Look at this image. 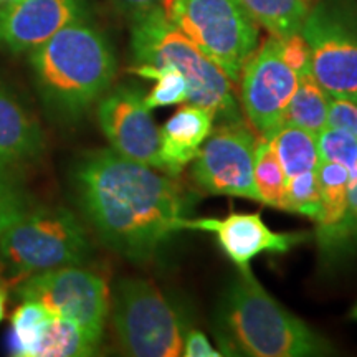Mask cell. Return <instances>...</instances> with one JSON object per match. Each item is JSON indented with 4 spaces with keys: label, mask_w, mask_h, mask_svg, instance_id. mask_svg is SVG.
I'll return each mask as SVG.
<instances>
[{
    "label": "cell",
    "mask_w": 357,
    "mask_h": 357,
    "mask_svg": "<svg viewBox=\"0 0 357 357\" xmlns=\"http://www.w3.org/2000/svg\"><path fill=\"white\" fill-rule=\"evenodd\" d=\"M172 178L113 149L84 154L71 174L79 208L102 243L134 263L153 260L181 231L190 200Z\"/></svg>",
    "instance_id": "6da1fadb"
},
{
    "label": "cell",
    "mask_w": 357,
    "mask_h": 357,
    "mask_svg": "<svg viewBox=\"0 0 357 357\" xmlns=\"http://www.w3.org/2000/svg\"><path fill=\"white\" fill-rule=\"evenodd\" d=\"M33 82L52 121L78 123L111 88L113 48L83 19L71 22L30 53Z\"/></svg>",
    "instance_id": "7a4b0ae2"
},
{
    "label": "cell",
    "mask_w": 357,
    "mask_h": 357,
    "mask_svg": "<svg viewBox=\"0 0 357 357\" xmlns=\"http://www.w3.org/2000/svg\"><path fill=\"white\" fill-rule=\"evenodd\" d=\"M215 328L223 354L229 356L306 357L334 352L321 334L271 298L252 271H240L223 289Z\"/></svg>",
    "instance_id": "3957f363"
},
{
    "label": "cell",
    "mask_w": 357,
    "mask_h": 357,
    "mask_svg": "<svg viewBox=\"0 0 357 357\" xmlns=\"http://www.w3.org/2000/svg\"><path fill=\"white\" fill-rule=\"evenodd\" d=\"M131 52L136 66H174L187 79V101L208 109L220 123L242 119L234 83L187 35L167 19L160 6L134 13Z\"/></svg>",
    "instance_id": "277c9868"
},
{
    "label": "cell",
    "mask_w": 357,
    "mask_h": 357,
    "mask_svg": "<svg viewBox=\"0 0 357 357\" xmlns=\"http://www.w3.org/2000/svg\"><path fill=\"white\" fill-rule=\"evenodd\" d=\"M89 253L91 243L83 223L56 205H30L0 236V268L13 281L83 265Z\"/></svg>",
    "instance_id": "5b68a950"
},
{
    "label": "cell",
    "mask_w": 357,
    "mask_h": 357,
    "mask_svg": "<svg viewBox=\"0 0 357 357\" xmlns=\"http://www.w3.org/2000/svg\"><path fill=\"white\" fill-rule=\"evenodd\" d=\"M159 6L231 83L240 82L260 30L238 0H160Z\"/></svg>",
    "instance_id": "8992f818"
},
{
    "label": "cell",
    "mask_w": 357,
    "mask_h": 357,
    "mask_svg": "<svg viewBox=\"0 0 357 357\" xmlns=\"http://www.w3.org/2000/svg\"><path fill=\"white\" fill-rule=\"evenodd\" d=\"M111 314L119 344L128 356L177 357L184 346V324L162 291L142 278L114 284Z\"/></svg>",
    "instance_id": "52a82bcc"
},
{
    "label": "cell",
    "mask_w": 357,
    "mask_h": 357,
    "mask_svg": "<svg viewBox=\"0 0 357 357\" xmlns=\"http://www.w3.org/2000/svg\"><path fill=\"white\" fill-rule=\"evenodd\" d=\"M311 53V73L329 96L357 105V2L321 0L301 26Z\"/></svg>",
    "instance_id": "ba28073f"
},
{
    "label": "cell",
    "mask_w": 357,
    "mask_h": 357,
    "mask_svg": "<svg viewBox=\"0 0 357 357\" xmlns=\"http://www.w3.org/2000/svg\"><path fill=\"white\" fill-rule=\"evenodd\" d=\"M20 301H35L52 314L77 323L100 346L109 314V288L102 276L82 265L43 271L22 280Z\"/></svg>",
    "instance_id": "9c48e42d"
},
{
    "label": "cell",
    "mask_w": 357,
    "mask_h": 357,
    "mask_svg": "<svg viewBox=\"0 0 357 357\" xmlns=\"http://www.w3.org/2000/svg\"><path fill=\"white\" fill-rule=\"evenodd\" d=\"M255 134L243 119L220 123L192 160V177L213 195H230L260 202L255 177Z\"/></svg>",
    "instance_id": "30bf717a"
},
{
    "label": "cell",
    "mask_w": 357,
    "mask_h": 357,
    "mask_svg": "<svg viewBox=\"0 0 357 357\" xmlns=\"http://www.w3.org/2000/svg\"><path fill=\"white\" fill-rule=\"evenodd\" d=\"M242 106L250 126L270 141L283 128L284 113L298 88V75L284 63L280 40L266 38L242 71Z\"/></svg>",
    "instance_id": "8fae6325"
},
{
    "label": "cell",
    "mask_w": 357,
    "mask_h": 357,
    "mask_svg": "<svg viewBox=\"0 0 357 357\" xmlns=\"http://www.w3.org/2000/svg\"><path fill=\"white\" fill-rule=\"evenodd\" d=\"M151 111L141 88L119 84L101 96L96 113L101 131L114 153L155 171H164L160 131Z\"/></svg>",
    "instance_id": "7c38bea8"
},
{
    "label": "cell",
    "mask_w": 357,
    "mask_h": 357,
    "mask_svg": "<svg viewBox=\"0 0 357 357\" xmlns=\"http://www.w3.org/2000/svg\"><path fill=\"white\" fill-rule=\"evenodd\" d=\"M178 230H200L215 235L225 255L238 271H252L250 263L261 253H287L311 238L310 234H276L263 222L261 213L231 212L223 218H182Z\"/></svg>",
    "instance_id": "4fadbf2b"
},
{
    "label": "cell",
    "mask_w": 357,
    "mask_h": 357,
    "mask_svg": "<svg viewBox=\"0 0 357 357\" xmlns=\"http://www.w3.org/2000/svg\"><path fill=\"white\" fill-rule=\"evenodd\" d=\"M83 19L79 0H17L0 8V48L32 52L71 22Z\"/></svg>",
    "instance_id": "5bb4252c"
},
{
    "label": "cell",
    "mask_w": 357,
    "mask_h": 357,
    "mask_svg": "<svg viewBox=\"0 0 357 357\" xmlns=\"http://www.w3.org/2000/svg\"><path fill=\"white\" fill-rule=\"evenodd\" d=\"M45 153V134L37 118L0 82V164L17 167Z\"/></svg>",
    "instance_id": "9a60e30c"
},
{
    "label": "cell",
    "mask_w": 357,
    "mask_h": 357,
    "mask_svg": "<svg viewBox=\"0 0 357 357\" xmlns=\"http://www.w3.org/2000/svg\"><path fill=\"white\" fill-rule=\"evenodd\" d=\"M213 121L211 111L190 102L169 118L159 129L164 172L177 177L197 158L200 147L212 132Z\"/></svg>",
    "instance_id": "2e32d148"
},
{
    "label": "cell",
    "mask_w": 357,
    "mask_h": 357,
    "mask_svg": "<svg viewBox=\"0 0 357 357\" xmlns=\"http://www.w3.org/2000/svg\"><path fill=\"white\" fill-rule=\"evenodd\" d=\"M321 190V215L318 223V243L324 255L336 257L339 234L347 211V187L351 171L337 162H319L316 167Z\"/></svg>",
    "instance_id": "e0dca14e"
},
{
    "label": "cell",
    "mask_w": 357,
    "mask_h": 357,
    "mask_svg": "<svg viewBox=\"0 0 357 357\" xmlns=\"http://www.w3.org/2000/svg\"><path fill=\"white\" fill-rule=\"evenodd\" d=\"M98 344L73 321L50 314L30 357H84L96 354Z\"/></svg>",
    "instance_id": "ac0fdd59"
},
{
    "label": "cell",
    "mask_w": 357,
    "mask_h": 357,
    "mask_svg": "<svg viewBox=\"0 0 357 357\" xmlns=\"http://www.w3.org/2000/svg\"><path fill=\"white\" fill-rule=\"evenodd\" d=\"M258 26L271 37L287 38L300 33L307 13L316 0H238Z\"/></svg>",
    "instance_id": "d6986e66"
},
{
    "label": "cell",
    "mask_w": 357,
    "mask_h": 357,
    "mask_svg": "<svg viewBox=\"0 0 357 357\" xmlns=\"http://www.w3.org/2000/svg\"><path fill=\"white\" fill-rule=\"evenodd\" d=\"M329 98L312 73L298 77V88L284 113L283 126H296L318 136L328 128Z\"/></svg>",
    "instance_id": "ffe728a7"
},
{
    "label": "cell",
    "mask_w": 357,
    "mask_h": 357,
    "mask_svg": "<svg viewBox=\"0 0 357 357\" xmlns=\"http://www.w3.org/2000/svg\"><path fill=\"white\" fill-rule=\"evenodd\" d=\"M270 141L284 169L287 178L301 172L316 171L319 158L314 134L296 126H283Z\"/></svg>",
    "instance_id": "44dd1931"
},
{
    "label": "cell",
    "mask_w": 357,
    "mask_h": 357,
    "mask_svg": "<svg viewBox=\"0 0 357 357\" xmlns=\"http://www.w3.org/2000/svg\"><path fill=\"white\" fill-rule=\"evenodd\" d=\"M253 177H255L260 202L283 211L288 178L271 141L261 139L258 142Z\"/></svg>",
    "instance_id": "7402d4cb"
},
{
    "label": "cell",
    "mask_w": 357,
    "mask_h": 357,
    "mask_svg": "<svg viewBox=\"0 0 357 357\" xmlns=\"http://www.w3.org/2000/svg\"><path fill=\"white\" fill-rule=\"evenodd\" d=\"M132 71L142 78L154 79L155 86L151 89L149 95L144 96L146 106L149 109L160 108V106L178 105L187 101V79L181 71L174 66H134Z\"/></svg>",
    "instance_id": "603a6c76"
},
{
    "label": "cell",
    "mask_w": 357,
    "mask_h": 357,
    "mask_svg": "<svg viewBox=\"0 0 357 357\" xmlns=\"http://www.w3.org/2000/svg\"><path fill=\"white\" fill-rule=\"evenodd\" d=\"M52 312L35 301H22L12 314L10 351L13 356L30 357L35 342Z\"/></svg>",
    "instance_id": "cb8c5ba5"
},
{
    "label": "cell",
    "mask_w": 357,
    "mask_h": 357,
    "mask_svg": "<svg viewBox=\"0 0 357 357\" xmlns=\"http://www.w3.org/2000/svg\"><path fill=\"white\" fill-rule=\"evenodd\" d=\"M283 211L300 213L314 222L318 220L321 215V190L316 171L301 172L288 178Z\"/></svg>",
    "instance_id": "d4e9b609"
},
{
    "label": "cell",
    "mask_w": 357,
    "mask_h": 357,
    "mask_svg": "<svg viewBox=\"0 0 357 357\" xmlns=\"http://www.w3.org/2000/svg\"><path fill=\"white\" fill-rule=\"evenodd\" d=\"M30 207V199L12 167L0 164V236Z\"/></svg>",
    "instance_id": "484cf974"
},
{
    "label": "cell",
    "mask_w": 357,
    "mask_h": 357,
    "mask_svg": "<svg viewBox=\"0 0 357 357\" xmlns=\"http://www.w3.org/2000/svg\"><path fill=\"white\" fill-rule=\"evenodd\" d=\"M319 162H337L352 171L357 164V136L344 129L324 128L316 136Z\"/></svg>",
    "instance_id": "4316f807"
},
{
    "label": "cell",
    "mask_w": 357,
    "mask_h": 357,
    "mask_svg": "<svg viewBox=\"0 0 357 357\" xmlns=\"http://www.w3.org/2000/svg\"><path fill=\"white\" fill-rule=\"evenodd\" d=\"M280 40V50L284 63L291 68L298 77L311 73V53L305 37L301 33H293Z\"/></svg>",
    "instance_id": "83f0119b"
},
{
    "label": "cell",
    "mask_w": 357,
    "mask_h": 357,
    "mask_svg": "<svg viewBox=\"0 0 357 357\" xmlns=\"http://www.w3.org/2000/svg\"><path fill=\"white\" fill-rule=\"evenodd\" d=\"M328 128L344 129L357 136V105L346 98L331 96L328 105Z\"/></svg>",
    "instance_id": "f1b7e54d"
},
{
    "label": "cell",
    "mask_w": 357,
    "mask_h": 357,
    "mask_svg": "<svg viewBox=\"0 0 357 357\" xmlns=\"http://www.w3.org/2000/svg\"><path fill=\"white\" fill-rule=\"evenodd\" d=\"M182 356L185 357H217L222 356L202 331L190 329L184 334V346H182Z\"/></svg>",
    "instance_id": "f546056e"
},
{
    "label": "cell",
    "mask_w": 357,
    "mask_h": 357,
    "mask_svg": "<svg viewBox=\"0 0 357 357\" xmlns=\"http://www.w3.org/2000/svg\"><path fill=\"white\" fill-rule=\"evenodd\" d=\"M114 2L121 10L134 15V13L149 10V8L159 6L160 0H114Z\"/></svg>",
    "instance_id": "4dcf8cb0"
},
{
    "label": "cell",
    "mask_w": 357,
    "mask_h": 357,
    "mask_svg": "<svg viewBox=\"0 0 357 357\" xmlns=\"http://www.w3.org/2000/svg\"><path fill=\"white\" fill-rule=\"evenodd\" d=\"M7 300H8L7 289H6V287H3V284H0V321H2L3 316H6Z\"/></svg>",
    "instance_id": "1f68e13d"
},
{
    "label": "cell",
    "mask_w": 357,
    "mask_h": 357,
    "mask_svg": "<svg viewBox=\"0 0 357 357\" xmlns=\"http://www.w3.org/2000/svg\"><path fill=\"white\" fill-rule=\"evenodd\" d=\"M351 318L357 321V305H356L354 307H352V311H351Z\"/></svg>",
    "instance_id": "d6a6232c"
},
{
    "label": "cell",
    "mask_w": 357,
    "mask_h": 357,
    "mask_svg": "<svg viewBox=\"0 0 357 357\" xmlns=\"http://www.w3.org/2000/svg\"><path fill=\"white\" fill-rule=\"evenodd\" d=\"M0 2H6L7 3V2H17V0H0Z\"/></svg>",
    "instance_id": "836d02e7"
}]
</instances>
